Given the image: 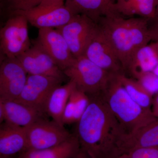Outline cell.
Listing matches in <instances>:
<instances>
[{"label":"cell","mask_w":158,"mask_h":158,"mask_svg":"<svg viewBox=\"0 0 158 158\" xmlns=\"http://www.w3.org/2000/svg\"><path fill=\"white\" fill-rule=\"evenodd\" d=\"M64 126L46 118L25 127L27 149H43L54 147L68 140L71 134Z\"/></svg>","instance_id":"obj_8"},{"label":"cell","mask_w":158,"mask_h":158,"mask_svg":"<svg viewBox=\"0 0 158 158\" xmlns=\"http://www.w3.org/2000/svg\"><path fill=\"white\" fill-rule=\"evenodd\" d=\"M33 42L42 48L63 71L72 65L76 59L58 29H39L37 39Z\"/></svg>","instance_id":"obj_13"},{"label":"cell","mask_w":158,"mask_h":158,"mask_svg":"<svg viewBox=\"0 0 158 158\" xmlns=\"http://www.w3.org/2000/svg\"><path fill=\"white\" fill-rule=\"evenodd\" d=\"M149 21L141 17H125L114 12L98 23L117 54L124 73L135 53L152 40Z\"/></svg>","instance_id":"obj_2"},{"label":"cell","mask_w":158,"mask_h":158,"mask_svg":"<svg viewBox=\"0 0 158 158\" xmlns=\"http://www.w3.org/2000/svg\"><path fill=\"white\" fill-rule=\"evenodd\" d=\"M28 75L54 77L63 81L66 78L63 71L44 50L33 42V45L16 58Z\"/></svg>","instance_id":"obj_12"},{"label":"cell","mask_w":158,"mask_h":158,"mask_svg":"<svg viewBox=\"0 0 158 158\" xmlns=\"http://www.w3.org/2000/svg\"><path fill=\"white\" fill-rule=\"evenodd\" d=\"M154 23L157 24H158V5L157 7L156 11L155 17L153 19Z\"/></svg>","instance_id":"obj_31"},{"label":"cell","mask_w":158,"mask_h":158,"mask_svg":"<svg viewBox=\"0 0 158 158\" xmlns=\"http://www.w3.org/2000/svg\"><path fill=\"white\" fill-rule=\"evenodd\" d=\"M15 14L23 15L31 25L39 29L59 28L76 15L62 1L44 3L34 9L19 11L11 15Z\"/></svg>","instance_id":"obj_6"},{"label":"cell","mask_w":158,"mask_h":158,"mask_svg":"<svg viewBox=\"0 0 158 158\" xmlns=\"http://www.w3.org/2000/svg\"><path fill=\"white\" fill-rule=\"evenodd\" d=\"M135 79L153 95L158 93V76L152 72L141 74Z\"/></svg>","instance_id":"obj_25"},{"label":"cell","mask_w":158,"mask_h":158,"mask_svg":"<svg viewBox=\"0 0 158 158\" xmlns=\"http://www.w3.org/2000/svg\"><path fill=\"white\" fill-rule=\"evenodd\" d=\"M63 81V80L54 77L28 75L24 88L15 101L45 113L48 99L53 90L61 85Z\"/></svg>","instance_id":"obj_9"},{"label":"cell","mask_w":158,"mask_h":158,"mask_svg":"<svg viewBox=\"0 0 158 158\" xmlns=\"http://www.w3.org/2000/svg\"><path fill=\"white\" fill-rule=\"evenodd\" d=\"M89 103L77 123L76 135L81 148L92 158H114L116 144L125 132L102 92L88 95Z\"/></svg>","instance_id":"obj_1"},{"label":"cell","mask_w":158,"mask_h":158,"mask_svg":"<svg viewBox=\"0 0 158 158\" xmlns=\"http://www.w3.org/2000/svg\"><path fill=\"white\" fill-rule=\"evenodd\" d=\"M89 96L77 88L71 94L62 116L63 125L77 123L88 107Z\"/></svg>","instance_id":"obj_22"},{"label":"cell","mask_w":158,"mask_h":158,"mask_svg":"<svg viewBox=\"0 0 158 158\" xmlns=\"http://www.w3.org/2000/svg\"><path fill=\"white\" fill-rule=\"evenodd\" d=\"M76 88L75 84L69 80L65 85H60L51 94L46 103L45 113L59 124H62V118L65 106L71 94Z\"/></svg>","instance_id":"obj_21"},{"label":"cell","mask_w":158,"mask_h":158,"mask_svg":"<svg viewBox=\"0 0 158 158\" xmlns=\"http://www.w3.org/2000/svg\"><path fill=\"white\" fill-rule=\"evenodd\" d=\"M149 29L151 40L158 44V24L154 23Z\"/></svg>","instance_id":"obj_27"},{"label":"cell","mask_w":158,"mask_h":158,"mask_svg":"<svg viewBox=\"0 0 158 158\" xmlns=\"http://www.w3.org/2000/svg\"><path fill=\"white\" fill-rule=\"evenodd\" d=\"M65 0H1V10L9 17L19 11H28L44 4Z\"/></svg>","instance_id":"obj_24"},{"label":"cell","mask_w":158,"mask_h":158,"mask_svg":"<svg viewBox=\"0 0 158 158\" xmlns=\"http://www.w3.org/2000/svg\"><path fill=\"white\" fill-rule=\"evenodd\" d=\"M17 156H0V158H17Z\"/></svg>","instance_id":"obj_34"},{"label":"cell","mask_w":158,"mask_h":158,"mask_svg":"<svg viewBox=\"0 0 158 158\" xmlns=\"http://www.w3.org/2000/svg\"><path fill=\"white\" fill-rule=\"evenodd\" d=\"M118 156L143 147H158V118L147 125L121 135L116 144Z\"/></svg>","instance_id":"obj_14"},{"label":"cell","mask_w":158,"mask_h":158,"mask_svg":"<svg viewBox=\"0 0 158 158\" xmlns=\"http://www.w3.org/2000/svg\"><path fill=\"white\" fill-rule=\"evenodd\" d=\"M127 154L128 158H158V147L136 148Z\"/></svg>","instance_id":"obj_26"},{"label":"cell","mask_w":158,"mask_h":158,"mask_svg":"<svg viewBox=\"0 0 158 158\" xmlns=\"http://www.w3.org/2000/svg\"><path fill=\"white\" fill-rule=\"evenodd\" d=\"M75 158H92L84 150L81 148V151L78 154Z\"/></svg>","instance_id":"obj_30"},{"label":"cell","mask_w":158,"mask_h":158,"mask_svg":"<svg viewBox=\"0 0 158 158\" xmlns=\"http://www.w3.org/2000/svg\"><path fill=\"white\" fill-rule=\"evenodd\" d=\"M158 0H116V13L125 17H141L153 20Z\"/></svg>","instance_id":"obj_20"},{"label":"cell","mask_w":158,"mask_h":158,"mask_svg":"<svg viewBox=\"0 0 158 158\" xmlns=\"http://www.w3.org/2000/svg\"><path fill=\"white\" fill-rule=\"evenodd\" d=\"M63 72L75 83L77 89L88 95L102 92L113 74L99 67L85 56L76 58Z\"/></svg>","instance_id":"obj_4"},{"label":"cell","mask_w":158,"mask_h":158,"mask_svg":"<svg viewBox=\"0 0 158 158\" xmlns=\"http://www.w3.org/2000/svg\"><path fill=\"white\" fill-rule=\"evenodd\" d=\"M98 27V24L87 15L77 14L65 25L57 29L65 38L72 53L77 58L84 56Z\"/></svg>","instance_id":"obj_7"},{"label":"cell","mask_w":158,"mask_h":158,"mask_svg":"<svg viewBox=\"0 0 158 158\" xmlns=\"http://www.w3.org/2000/svg\"><path fill=\"white\" fill-rule=\"evenodd\" d=\"M28 23L22 15H13L8 18L0 30L1 58L15 59L31 47Z\"/></svg>","instance_id":"obj_5"},{"label":"cell","mask_w":158,"mask_h":158,"mask_svg":"<svg viewBox=\"0 0 158 158\" xmlns=\"http://www.w3.org/2000/svg\"><path fill=\"white\" fill-rule=\"evenodd\" d=\"M28 74L17 59L2 58L0 65V100H15L20 96Z\"/></svg>","instance_id":"obj_10"},{"label":"cell","mask_w":158,"mask_h":158,"mask_svg":"<svg viewBox=\"0 0 158 158\" xmlns=\"http://www.w3.org/2000/svg\"><path fill=\"white\" fill-rule=\"evenodd\" d=\"M81 149L76 134L68 140L54 147L43 149H27L20 153L17 158H75Z\"/></svg>","instance_id":"obj_18"},{"label":"cell","mask_w":158,"mask_h":158,"mask_svg":"<svg viewBox=\"0 0 158 158\" xmlns=\"http://www.w3.org/2000/svg\"><path fill=\"white\" fill-rule=\"evenodd\" d=\"M118 77L129 95L135 102L143 108L151 109L153 100L152 94L136 79L129 77L125 73L119 74Z\"/></svg>","instance_id":"obj_23"},{"label":"cell","mask_w":158,"mask_h":158,"mask_svg":"<svg viewBox=\"0 0 158 158\" xmlns=\"http://www.w3.org/2000/svg\"><path fill=\"white\" fill-rule=\"evenodd\" d=\"M27 148L25 127L5 122L0 127V156H17Z\"/></svg>","instance_id":"obj_15"},{"label":"cell","mask_w":158,"mask_h":158,"mask_svg":"<svg viewBox=\"0 0 158 158\" xmlns=\"http://www.w3.org/2000/svg\"><path fill=\"white\" fill-rule=\"evenodd\" d=\"M118 74H112L102 94L125 132H131L157 118L151 109L142 107L131 98L122 84Z\"/></svg>","instance_id":"obj_3"},{"label":"cell","mask_w":158,"mask_h":158,"mask_svg":"<svg viewBox=\"0 0 158 158\" xmlns=\"http://www.w3.org/2000/svg\"><path fill=\"white\" fill-rule=\"evenodd\" d=\"M0 101L5 110V122L10 124L25 127L46 118V113L28 105L15 100Z\"/></svg>","instance_id":"obj_16"},{"label":"cell","mask_w":158,"mask_h":158,"mask_svg":"<svg viewBox=\"0 0 158 158\" xmlns=\"http://www.w3.org/2000/svg\"><path fill=\"white\" fill-rule=\"evenodd\" d=\"M158 65V44L155 42L144 46L135 53L127 72L134 78L144 73L152 72Z\"/></svg>","instance_id":"obj_19"},{"label":"cell","mask_w":158,"mask_h":158,"mask_svg":"<svg viewBox=\"0 0 158 158\" xmlns=\"http://www.w3.org/2000/svg\"><path fill=\"white\" fill-rule=\"evenodd\" d=\"M152 72L153 73H154L156 75L158 76V65H157V66L156 67L155 69H154Z\"/></svg>","instance_id":"obj_32"},{"label":"cell","mask_w":158,"mask_h":158,"mask_svg":"<svg viewBox=\"0 0 158 158\" xmlns=\"http://www.w3.org/2000/svg\"><path fill=\"white\" fill-rule=\"evenodd\" d=\"M152 106V111L153 114L156 118H158V93L153 100Z\"/></svg>","instance_id":"obj_28"},{"label":"cell","mask_w":158,"mask_h":158,"mask_svg":"<svg viewBox=\"0 0 158 158\" xmlns=\"http://www.w3.org/2000/svg\"><path fill=\"white\" fill-rule=\"evenodd\" d=\"M84 56L110 73H124L117 54L99 25Z\"/></svg>","instance_id":"obj_11"},{"label":"cell","mask_w":158,"mask_h":158,"mask_svg":"<svg viewBox=\"0 0 158 158\" xmlns=\"http://www.w3.org/2000/svg\"><path fill=\"white\" fill-rule=\"evenodd\" d=\"M114 158H128V155L127 154H125L122 155L121 156H118Z\"/></svg>","instance_id":"obj_33"},{"label":"cell","mask_w":158,"mask_h":158,"mask_svg":"<svg viewBox=\"0 0 158 158\" xmlns=\"http://www.w3.org/2000/svg\"><path fill=\"white\" fill-rule=\"evenodd\" d=\"M5 121V112L2 103L0 101V123H3Z\"/></svg>","instance_id":"obj_29"},{"label":"cell","mask_w":158,"mask_h":158,"mask_svg":"<svg viewBox=\"0 0 158 158\" xmlns=\"http://www.w3.org/2000/svg\"><path fill=\"white\" fill-rule=\"evenodd\" d=\"M116 0H66L65 6L75 14L87 15L98 23L105 16L115 12Z\"/></svg>","instance_id":"obj_17"}]
</instances>
